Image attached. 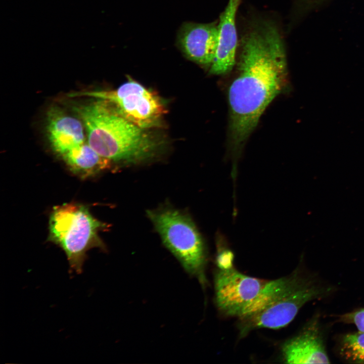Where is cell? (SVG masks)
I'll return each instance as SVG.
<instances>
[{"mask_svg":"<svg viewBox=\"0 0 364 364\" xmlns=\"http://www.w3.org/2000/svg\"><path fill=\"white\" fill-rule=\"evenodd\" d=\"M242 37L238 74L228 94L230 131L238 152L286 82L285 46L279 25L267 18L252 19Z\"/></svg>","mask_w":364,"mask_h":364,"instance_id":"obj_1","label":"cell"},{"mask_svg":"<svg viewBox=\"0 0 364 364\" xmlns=\"http://www.w3.org/2000/svg\"><path fill=\"white\" fill-rule=\"evenodd\" d=\"M72 109L83 124L89 145L111 162L135 164L157 154L158 143L147 129L123 117L107 101L98 99Z\"/></svg>","mask_w":364,"mask_h":364,"instance_id":"obj_2","label":"cell"},{"mask_svg":"<svg viewBox=\"0 0 364 364\" xmlns=\"http://www.w3.org/2000/svg\"><path fill=\"white\" fill-rule=\"evenodd\" d=\"M106 227L86 206L65 203L54 207L51 214L49 240L64 251L70 270L80 274L86 252L94 247L105 250L99 232Z\"/></svg>","mask_w":364,"mask_h":364,"instance_id":"obj_3","label":"cell"},{"mask_svg":"<svg viewBox=\"0 0 364 364\" xmlns=\"http://www.w3.org/2000/svg\"><path fill=\"white\" fill-rule=\"evenodd\" d=\"M147 214L165 247L188 274L204 285L206 246L192 219L180 211L169 207L149 210Z\"/></svg>","mask_w":364,"mask_h":364,"instance_id":"obj_4","label":"cell"},{"mask_svg":"<svg viewBox=\"0 0 364 364\" xmlns=\"http://www.w3.org/2000/svg\"><path fill=\"white\" fill-rule=\"evenodd\" d=\"M291 283L264 306L239 317L240 336L259 328L279 329L291 322L307 302L327 295L331 289L295 270Z\"/></svg>","mask_w":364,"mask_h":364,"instance_id":"obj_5","label":"cell"},{"mask_svg":"<svg viewBox=\"0 0 364 364\" xmlns=\"http://www.w3.org/2000/svg\"><path fill=\"white\" fill-rule=\"evenodd\" d=\"M69 96H88L107 101L121 116L145 129L160 125L165 113L158 95L133 80L114 90L72 93Z\"/></svg>","mask_w":364,"mask_h":364,"instance_id":"obj_6","label":"cell"},{"mask_svg":"<svg viewBox=\"0 0 364 364\" xmlns=\"http://www.w3.org/2000/svg\"><path fill=\"white\" fill-rule=\"evenodd\" d=\"M268 280L244 275L234 268L219 269L214 279L215 302L224 315H243L259 295Z\"/></svg>","mask_w":364,"mask_h":364,"instance_id":"obj_7","label":"cell"},{"mask_svg":"<svg viewBox=\"0 0 364 364\" xmlns=\"http://www.w3.org/2000/svg\"><path fill=\"white\" fill-rule=\"evenodd\" d=\"M218 23L186 22L179 30L177 43L185 56L200 65L210 66L216 52Z\"/></svg>","mask_w":364,"mask_h":364,"instance_id":"obj_8","label":"cell"},{"mask_svg":"<svg viewBox=\"0 0 364 364\" xmlns=\"http://www.w3.org/2000/svg\"><path fill=\"white\" fill-rule=\"evenodd\" d=\"M283 360L288 363H329L317 320L314 318L281 347Z\"/></svg>","mask_w":364,"mask_h":364,"instance_id":"obj_9","label":"cell"},{"mask_svg":"<svg viewBox=\"0 0 364 364\" xmlns=\"http://www.w3.org/2000/svg\"><path fill=\"white\" fill-rule=\"evenodd\" d=\"M47 136L52 150L60 156L85 141L84 125L80 119L54 105L48 110L46 118Z\"/></svg>","mask_w":364,"mask_h":364,"instance_id":"obj_10","label":"cell"},{"mask_svg":"<svg viewBox=\"0 0 364 364\" xmlns=\"http://www.w3.org/2000/svg\"><path fill=\"white\" fill-rule=\"evenodd\" d=\"M241 0H229L218 22L216 50L210 73L221 75L230 72L236 62L238 35L236 17Z\"/></svg>","mask_w":364,"mask_h":364,"instance_id":"obj_11","label":"cell"},{"mask_svg":"<svg viewBox=\"0 0 364 364\" xmlns=\"http://www.w3.org/2000/svg\"><path fill=\"white\" fill-rule=\"evenodd\" d=\"M61 157L72 172L81 178L96 175L111 166V161L100 155L88 142H84Z\"/></svg>","mask_w":364,"mask_h":364,"instance_id":"obj_12","label":"cell"},{"mask_svg":"<svg viewBox=\"0 0 364 364\" xmlns=\"http://www.w3.org/2000/svg\"><path fill=\"white\" fill-rule=\"evenodd\" d=\"M340 351L343 357L348 361L364 363V332L358 331L344 336Z\"/></svg>","mask_w":364,"mask_h":364,"instance_id":"obj_13","label":"cell"},{"mask_svg":"<svg viewBox=\"0 0 364 364\" xmlns=\"http://www.w3.org/2000/svg\"><path fill=\"white\" fill-rule=\"evenodd\" d=\"M217 241L218 252L216 263L219 269L226 270L233 268L234 254L229 248L223 245V238L218 236Z\"/></svg>","mask_w":364,"mask_h":364,"instance_id":"obj_14","label":"cell"},{"mask_svg":"<svg viewBox=\"0 0 364 364\" xmlns=\"http://www.w3.org/2000/svg\"><path fill=\"white\" fill-rule=\"evenodd\" d=\"M339 320L344 323L354 324L359 331L364 332V308L341 315Z\"/></svg>","mask_w":364,"mask_h":364,"instance_id":"obj_15","label":"cell"},{"mask_svg":"<svg viewBox=\"0 0 364 364\" xmlns=\"http://www.w3.org/2000/svg\"><path fill=\"white\" fill-rule=\"evenodd\" d=\"M297 8L301 10H308L318 6L326 0H293Z\"/></svg>","mask_w":364,"mask_h":364,"instance_id":"obj_16","label":"cell"}]
</instances>
